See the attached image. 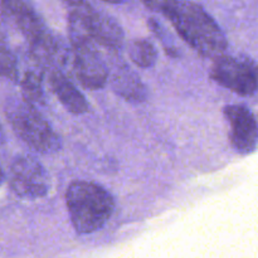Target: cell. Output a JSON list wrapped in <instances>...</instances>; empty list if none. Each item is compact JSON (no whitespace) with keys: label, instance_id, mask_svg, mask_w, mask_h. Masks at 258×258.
<instances>
[{"label":"cell","instance_id":"7c38bea8","mask_svg":"<svg viewBox=\"0 0 258 258\" xmlns=\"http://www.w3.org/2000/svg\"><path fill=\"white\" fill-rule=\"evenodd\" d=\"M20 88H22V97L25 102L34 107L38 105H44L45 95L39 73L34 71H27L20 81Z\"/></svg>","mask_w":258,"mask_h":258},{"label":"cell","instance_id":"30bf717a","mask_svg":"<svg viewBox=\"0 0 258 258\" xmlns=\"http://www.w3.org/2000/svg\"><path fill=\"white\" fill-rule=\"evenodd\" d=\"M48 83L52 92L68 112L73 115H83L88 112L90 106L83 93L73 85L72 81H70V78L62 71L57 70L49 72Z\"/></svg>","mask_w":258,"mask_h":258},{"label":"cell","instance_id":"3957f363","mask_svg":"<svg viewBox=\"0 0 258 258\" xmlns=\"http://www.w3.org/2000/svg\"><path fill=\"white\" fill-rule=\"evenodd\" d=\"M67 5L70 7L68 34L72 47L95 42L113 52L122 48L125 35L115 18L87 2H70Z\"/></svg>","mask_w":258,"mask_h":258},{"label":"cell","instance_id":"9a60e30c","mask_svg":"<svg viewBox=\"0 0 258 258\" xmlns=\"http://www.w3.org/2000/svg\"><path fill=\"white\" fill-rule=\"evenodd\" d=\"M148 24L149 27H150V29L154 32V34L163 42L164 49L168 53V55H170V57H179L178 48L174 45L173 38H170V35L166 33L165 28H164L158 20L154 19V18H150V19L148 20Z\"/></svg>","mask_w":258,"mask_h":258},{"label":"cell","instance_id":"8992f818","mask_svg":"<svg viewBox=\"0 0 258 258\" xmlns=\"http://www.w3.org/2000/svg\"><path fill=\"white\" fill-rule=\"evenodd\" d=\"M8 180L13 193L23 199L43 198L50 189L47 170L30 155H19L12 161Z\"/></svg>","mask_w":258,"mask_h":258},{"label":"cell","instance_id":"9c48e42d","mask_svg":"<svg viewBox=\"0 0 258 258\" xmlns=\"http://www.w3.org/2000/svg\"><path fill=\"white\" fill-rule=\"evenodd\" d=\"M3 15H9L14 20L18 29L27 39L28 44L35 42L50 29L45 25L34 8L27 2H3Z\"/></svg>","mask_w":258,"mask_h":258},{"label":"cell","instance_id":"52a82bcc","mask_svg":"<svg viewBox=\"0 0 258 258\" xmlns=\"http://www.w3.org/2000/svg\"><path fill=\"white\" fill-rule=\"evenodd\" d=\"M72 68L76 78L88 90L105 87L110 72L101 58L95 42H86L72 47Z\"/></svg>","mask_w":258,"mask_h":258},{"label":"cell","instance_id":"5bb4252c","mask_svg":"<svg viewBox=\"0 0 258 258\" xmlns=\"http://www.w3.org/2000/svg\"><path fill=\"white\" fill-rule=\"evenodd\" d=\"M0 68H2L3 77L8 78V80L14 83L18 82L19 72H18L17 57L7 45L4 37H3L2 40V48H0Z\"/></svg>","mask_w":258,"mask_h":258},{"label":"cell","instance_id":"7a4b0ae2","mask_svg":"<svg viewBox=\"0 0 258 258\" xmlns=\"http://www.w3.org/2000/svg\"><path fill=\"white\" fill-rule=\"evenodd\" d=\"M66 204L78 234H90L101 229L115 211L113 197L103 186L86 180H76L68 186Z\"/></svg>","mask_w":258,"mask_h":258},{"label":"cell","instance_id":"8fae6325","mask_svg":"<svg viewBox=\"0 0 258 258\" xmlns=\"http://www.w3.org/2000/svg\"><path fill=\"white\" fill-rule=\"evenodd\" d=\"M112 90L128 102H145L148 100V88L144 85L138 73L134 72L127 64L120 63L113 68L110 75Z\"/></svg>","mask_w":258,"mask_h":258},{"label":"cell","instance_id":"277c9868","mask_svg":"<svg viewBox=\"0 0 258 258\" xmlns=\"http://www.w3.org/2000/svg\"><path fill=\"white\" fill-rule=\"evenodd\" d=\"M5 115L15 135L33 150L40 154H53L62 148L60 138L44 116L23 98L7 101Z\"/></svg>","mask_w":258,"mask_h":258},{"label":"cell","instance_id":"ba28073f","mask_svg":"<svg viewBox=\"0 0 258 258\" xmlns=\"http://www.w3.org/2000/svg\"><path fill=\"white\" fill-rule=\"evenodd\" d=\"M223 115L229 123V140L239 154H251L258 146V122L252 111L244 105H228Z\"/></svg>","mask_w":258,"mask_h":258},{"label":"cell","instance_id":"6da1fadb","mask_svg":"<svg viewBox=\"0 0 258 258\" xmlns=\"http://www.w3.org/2000/svg\"><path fill=\"white\" fill-rule=\"evenodd\" d=\"M144 5L168 18L179 35L201 55L211 59L224 55L228 40L216 20L199 4L161 0L144 2Z\"/></svg>","mask_w":258,"mask_h":258},{"label":"cell","instance_id":"5b68a950","mask_svg":"<svg viewBox=\"0 0 258 258\" xmlns=\"http://www.w3.org/2000/svg\"><path fill=\"white\" fill-rule=\"evenodd\" d=\"M211 78L239 96H251L258 90V64L246 55H222L214 59Z\"/></svg>","mask_w":258,"mask_h":258},{"label":"cell","instance_id":"4fadbf2b","mask_svg":"<svg viewBox=\"0 0 258 258\" xmlns=\"http://www.w3.org/2000/svg\"><path fill=\"white\" fill-rule=\"evenodd\" d=\"M128 57L140 68H150L158 59L155 45L148 39H135L128 45Z\"/></svg>","mask_w":258,"mask_h":258}]
</instances>
